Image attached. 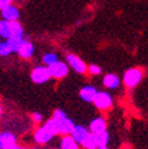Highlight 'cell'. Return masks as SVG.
<instances>
[{"mask_svg":"<svg viewBox=\"0 0 148 149\" xmlns=\"http://www.w3.org/2000/svg\"><path fill=\"white\" fill-rule=\"evenodd\" d=\"M52 118L56 120V123L58 124V127H60V135H71L72 131L75 127V124L72 120L71 118L67 116V114L64 113L62 109H56L52 114Z\"/></svg>","mask_w":148,"mask_h":149,"instance_id":"obj_1","label":"cell"},{"mask_svg":"<svg viewBox=\"0 0 148 149\" xmlns=\"http://www.w3.org/2000/svg\"><path fill=\"white\" fill-rule=\"evenodd\" d=\"M142 79H143V70L141 68L134 67V68H130L124 73L123 84L128 88H134L141 83Z\"/></svg>","mask_w":148,"mask_h":149,"instance_id":"obj_2","label":"cell"},{"mask_svg":"<svg viewBox=\"0 0 148 149\" xmlns=\"http://www.w3.org/2000/svg\"><path fill=\"white\" fill-rule=\"evenodd\" d=\"M52 78L51 73L49 70V67L46 65H38L32 70L31 73V79L34 84H45Z\"/></svg>","mask_w":148,"mask_h":149,"instance_id":"obj_3","label":"cell"},{"mask_svg":"<svg viewBox=\"0 0 148 149\" xmlns=\"http://www.w3.org/2000/svg\"><path fill=\"white\" fill-rule=\"evenodd\" d=\"M94 104L100 110H108L113 106V97L107 91H98L94 101Z\"/></svg>","mask_w":148,"mask_h":149,"instance_id":"obj_4","label":"cell"},{"mask_svg":"<svg viewBox=\"0 0 148 149\" xmlns=\"http://www.w3.org/2000/svg\"><path fill=\"white\" fill-rule=\"evenodd\" d=\"M66 59L68 62V65L73 70H75L78 74H85L87 70V65L85 64V62L81 59L80 57H78L77 55L73 54H67L66 55Z\"/></svg>","mask_w":148,"mask_h":149,"instance_id":"obj_5","label":"cell"},{"mask_svg":"<svg viewBox=\"0 0 148 149\" xmlns=\"http://www.w3.org/2000/svg\"><path fill=\"white\" fill-rule=\"evenodd\" d=\"M54 137H55V135L46 127L45 125L39 126V129H36L34 132V141L38 144H46Z\"/></svg>","mask_w":148,"mask_h":149,"instance_id":"obj_6","label":"cell"},{"mask_svg":"<svg viewBox=\"0 0 148 149\" xmlns=\"http://www.w3.org/2000/svg\"><path fill=\"white\" fill-rule=\"evenodd\" d=\"M49 70L51 73V77L55 78V79H63L68 75V64L64 63V62H61L58 61L56 63H54L52 65L49 67Z\"/></svg>","mask_w":148,"mask_h":149,"instance_id":"obj_7","label":"cell"},{"mask_svg":"<svg viewBox=\"0 0 148 149\" xmlns=\"http://www.w3.org/2000/svg\"><path fill=\"white\" fill-rule=\"evenodd\" d=\"M97 93H98V90L92 85H86L84 87H81L80 91H79L80 98L86 103H94Z\"/></svg>","mask_w":148,"mask_h":149,"instance_id":"obj_8","label":"cell"},{"mask_svg":"<svg viewBox=\"0 0 148 149\" xmlns=\"http://www.w3.org/2000/svg\"><path fill=\"white\" fill-rule=\"evenodd\" d=\"M89 130L92 135H97L100 132L107 131V121L103 116H96L89 124Z\"/></svg>","mask_w":148,"mask_h":149,"instance_id":"obj_9","label":"cell"},{"mask_svg":"<svg viewBox=\"0 0 148 149\" xmlns=\"http://www.w3.org/2000/svg\"><path fill=\"white\" fill-rule=\"evenodd\" d=\"M90 133H91L90 130H89V127H86V126H84V125H75V127H74V130L72 131L71 136L75 139V142L81 144L89 136H90Z\"/></svg>","mask_w":148,"mask_h":149,"instance_id":"obj_10","label":"cell"},{"mask_svg":"<svg viewBox=\"0 0 148 149\" xmlns=\"http://www.w3.org/2000/svg\"><path fill=\"white\" fill-rule=\"evenodd\" d=\"M1 16L5 21H9V22H13V21H17L20 17V11L16 6L13 5H9L7 7H5L4 10H1Z\"/></svg>","mask_w":148,"mask_h":149,"instance_id":"obj_11","label":"cell"},{"mask_svg":"<svg viewBox=\"0 0 148 149\" xmlns=\"http://www.w3.org/2000/svg\"><path fill=\"white\" fill-rule=\"evenodd\" d=\"M103 85H105L106 88H109V90H115V88H118L120 85V79H119V77L113 73L106 74V75L103 77Z\"/></svg>","mask_w":148,"mask_h":149,"instance_id":"obj_12","label":"cell"},{"mask_svg":"<svg viewBox=\"0 0 148 149\" xmlns=\"http://www.w3.org/2000/svg\"><path fill=\"white\" fill-rule=\"evenodd\" d=\"M17 54L22 58L29 59V58L33 56V54H34V46H33V44L31 41H28V40H24L23 44H22V46L20 47Z\"/></svg>","mask_w":148,"mask_h":149,"instance_id":"obj_13","label":"cell"},{"mask_svg":"<svg viewBox=\"0 0 148 149\" xmlns=\"http://www.w3.org/2000/svg\"><path fill=\"white\" fill-rule=\"evenodd\" d=\"M79 143L75 142L71 135H67V136H63V138L61 139V144H60V148L61 149H79Z\"/></svg>","mask_w":148,"mask_h":149,"instance_id":"obj_14","label":"cell"},{"mask_svg":"<svg viewBox=\"0 0 148 149\" xmlns=\"http://www.w3.org/2000/svg\"><path fill=\"white\" fill-rule=\"evenodd\" d=\"M0 136H1V141H3L4 149L7 148V147H10V146L16 144V136H15L12 132L4 131V132L0 133Z\"/></svg>","mask_w":148,"mask_h":149,"instance_id":"obj_15","label":"cell"},{"mask_svg":"<svg viewBox=\"0 0 148 149\" xmlns=\"http://www.w3.org/2000/svg\"><path fill=\"white\" fill-rule=\"evenodd\" d=\"M11 27H10V22L1 19L0 21V36L4 39H10L11 38Z\"/></svg>","mask_w":148,"mask_h":149,"instance_id":"obj_16","label":"cell"},{"mask_svg":"<svg viewBox=\"0 0 148 149\" xmlns=\"http://www.w3.org/2000/svg\"><path fill=\"white\" fill-rule=\"evenodd\" d=\"M10 27H11V38H23V27L21 26L18 21H13L10 22Z\"/></svg>","mask_w":148,"mask_h":149,"instance_id":"obj_17","label":"cell"},{"mask_svg":"<svg viewBox=\"0 0 148 149\" xmlns=\"http://www.w3.org/2000/svg\"><path fill=\"white\" fill-rule=\"evenodd\" d=\"M95 138H96V142H97V146L102 147V146H108L110 136L108 131H103V132L97 133V135H95Z\"/></svg>","mask_w":148,"mask_h":149,"instance_id":"obj_18","label":"cell"},{"mask_svg":"<svg viewBox=\"0 0 148 149\" xmlns=\"http://www.w3.org/2000/svg\"><path fill=\"white\" fill-rule=\"evenodd\" d=\"M80 146L84 149H97L98 148L97 142H96V138H95V135H92V133H90V136H89Z\"/></svg>","mask_w":148,"mask_h":149,"instance_id":"obj_19","label":"cell"},{"mask_svg":"<svg viewBox=\"0 0 148 149\" xmlns=\"http://www.w3.org/2000/svg\"><path fill=\"white\" fill-rule=\"evenodd\" d=\"M58 61H60V59H58V56L56 54H54V52H49V54H45L43 56V62L46 67L52 65L54 63H56Z\"/></svg>","mask_w":148,"mask_h":149,"instance_id":"obj_20","label":"cell"},{"mask_svg":"<svg viewBox=\"0 0 148 149\" xmlns=\"http://www.w3.org/2000/svg\"><path fill=\"white\" fill-rule=\"evenodd\" d=\"M6 41L9 42V45L11 46L12 52H18V50H20V47L22 46V44H23L24 39H23V38H13V36H12V38L7 39Z\"/></svg>","mask_w":148,"mask_h":149,"instance_id":"obj_21","label":"cell"},{"mask_svg":"<svg viewBox=\"0 0 148 149\" xmlns=\"http://www.w3.org/2000/svg\"><path fill=\"white\" fill-rule=\"evenodd\" d=\"M10 54H12V49L9 45V42H7V41L1 42V45H0V56L6 57V56H9Z\"/></svg>","mask_w":148,"mask_h":149,"instance_id":"obj_22","label":"cell"},{"mask_svg":"<svg viewBox=\"0 0 148 149\" xmlns=\"http://www.w3.org/2000/svg\"><path fill=\"white\" fill-rule=\"evenodd\" d=\"M87 70H89V73H90L91 75H100V74L102 73L101 67L97 65V64H90L87 67Z\"/></svg>","mask_w":148,"mask_h":149,"instance_id":"obj_23","label":"cell"},{"mask_svg":"<svg viewBox=\"0 0 148 149\" xmlns=\"http://www.w3.org/2000/svg\"><path fill=\"white\" fill-rule=\"evenodd\" d=\"M32 120L35 124H40L43 121V114L38 113V111H34V113L32 114Z\"/></svg>","mask_w":148,"mask_h":149,"instance_id":"obj_24","label":"cell"},{"mask_svg":"<svg viewBox=\"0 0 148 149\" xmlns=\"http://www.w3.org/2000/svg\"><path fill=\"white\" fill-rule=\"evenodd\" d=\"M11 1H12V0H0V9L4 10L5 7L11 5Z\"/></svg>","mask_w":148,"mask_h":149,"instance_id":"obj_25","label":"cell"},{"mask_svg":"<svg viewBox=\"0 0 148 149\" xmlns=\"http://www.w3.org/2000/svg\"><path fill=\"white\" fill-rule=\"evenodd\" d=\"M5 149H23V147H20L17 143L16 144H13V146H10V147H7Z\"/></svg>","mask_w":148,"mask_h":149,"instance_id":"obj_26","label":"cell"},{"mask_svg":"<svg viewBox=\"0 0 148 149\" xmlns=\"http://www.w3.org/2000/svg\"><path fill=\"white\" fill-rule=\"evenodd\" d=\"M0 149H4V146H3V141H1V136H0Z\"/></svg>","mask_w":148,"mask_h":149,"instance_id":"obj_27","label":"cell"},{"mask_svg":"<svg viewBox=\"0 0 148 149\" xmlns=\"http://www.w3.org/2000/svg\"><path fill=\"white\" fill-rule=\"evenodd\" d=\"M3 115V106H1V103H0V118H1Z\"/></svg>","mask_w":148,"mask_h":149,"instance_id":"obj_28","label":"cell"},{"mask_svg":"<svg viewBox=\"0 0 148 149\" xmlns=\"http://www.w3.org/2000/svg\"><path fill=\"white\" fill-rule=\"evenodd\" d=\"M97 149H109V148H108V146H102V147H98Z\"/></svg>","mask_w":148,"mask_h":149,"instance_id":"obj_29","label":"cell"},{"mask_svg":"<svg viewBox=\"0 0 148 149\" xmlns=\"http://www.w3.org/2000/svg\"><path fill=\"white\" fill-rule=\"evenodd\" d=\"M121 149H130V147H128V146H124Z\"/></svg>","mask_w":148,"mask_h":149,"instance_id":"obj_30","label":"cell"},{"mask_svg":"<svg viewBox=\"0 0 148 149\" xmlns=\"http://www.w3.org/2000/svg\"><path fill=\"white\" fill-rule=\"evenodd\" d=\"M31 149H39V148H31Z\"/></svg>","mask_w":148,"mask_h":149,"instance_id":"obj_31","label":"cell"},{"mask_svg":"<svg viewBox=\"0 0 148 149\" xmlns=\"http://www.w3.org/2000/svg\"><path fill=\"white\" fill-rule=\"evenodd\" d=\"M54 149H61V148H54Z\"/></svg>","mask_w":148,"mask_h":149,"instance_id":"obj_32","label":"cell"},{"mask_svg":"<svg viewBox=\"0 0 148 149\" xmlns=\"http://www.w3.org/2000/svg\"><path fill=\"white\" fill-rule=\"evenodd\" d=\"M0 45H1V41H0Z\"/></svg>","mask_w":148,"mask_h":149,"instance_id":"obj_33","label":"cell"}]
</instances>
